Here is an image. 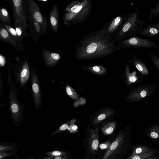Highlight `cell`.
<instances>
[{
    "label": "cell",
    "mask_w": 159,
    "mask_h": 159,
    "mask_svg": "<svg viewBox=\"0 0 159 159\" xmlns=\"http://www.w3.org/2000/svg\"><path fill=\"white\" fill-rule=\"evenodd\" d=\"M120 49L113 37L101 29L87 34L79 42L74 51L75 58L85 60L102 58Z\"/></svg>",
    "instance_id": "6da1fadb"
},
{
    "label": "cell",
    "mask_w": 159,
    "mask_h": 159,
    "mask_svg": "<svg viewBox=\"0 0 159 159\" xmlns=\"http://www.w3.org/2000/svg\"><path fill=\"white\" fill-rule=\"evenodd\" d=\"M92 7L90 0L72 1L64 9L65 13L62 17L64 23L67 25L84 23L90 15Z\"/></svg>",
    "instance_id": "7a4b0ae2"
},
{
    "label": "cell",
    "mask_w": 159,
    "mask_h": 159,
    "mask_svg": "<svg viewBox=\"0 0 159 159\" xmlns=\"http://www.w3.org/2000/svg\"><path fill=\"white\" fill-rule=\"evenodd\" d=\"M144 21L140 18V11L138 8L128 14L126 21L114 36L118 43L130 36L139 34L143 28Z\"/></svg>",
    "instance_id": "3957f363"
},
{
    "label": "cell",
    "mask_w": 159,
    "mask_h": 159,
    "mask_svg": "<svg viewBox=\"0 0 159 159\" xmlns=\"http://www.w3.org/2000/svg\"><path fill=\"white\" fill-rule=\"evenodd\" d=\"M8 58V66L7 72V79L9 87V107L12 118L14 123H17L22 119L23 110L20 102L17 99V93L18 89L14 85L11 75V62Z\"/></svg>",
    "instance_id": "277c9868"
},
{
    "label": "cell",
    "mask_w": 159,
    "mask_h": 159,
    "mask_svg": "<svg viewBox=\"0 0 159 159\" xmlns=\"http://www.w3.org/2000/svg\"><path fill=\"white\" fill-rule=\"evenodd\" d=\"M155 90V87L152 84L139 86L130 91L127 96L126 100L132 103L139 102L153 94Z\"/></svg>",
    "instance_id": "5b68a950"
},
{
    "label": "cell",
    "mask_w": 159,
    "mask_h": 159,
    "mask_svg": "<svg viewBox=\"0 0 159 159\" xmlns=\"http://www.w3.org/2000/svg\"><path fill=\"white\" fill-rule=\"evenodd\" d=\"M117 43L120 48H159L153 41L148 39H143L137 36L121 40Z\"/></svg>",
    "instance_id": "8992f818"
},
{
    "label": "cell",
    "mask_w": 159,
    "mask_h": 159,
    "mask_svg": "<svg viewBox=\"0 0 159 159\" xmlns=\"http://www.w3.org/2000/svg\"><path fill=\"white\" fill-rule=\"evenodd\" d=\"M128 16V14L115 16L107 22L101 29L107 35L114 37L126 21Z\"/></svg>",
    "instance_id": "52a82bcc"
},
{
    "label": "cell",
    "mask_w": 159,
    "mask_h": 159,
    "mask_svg": "<svg viewBox=\"0 0 159 159\" xmlns=\"http://www.w3.org/2000/svg\"><path fill=\"white\" fill-rule=\"evenodd\" d=\"M10 2L13 12L12 16L13 18L18 20L26 30L28 25L26 20L23 1L13 0Z\"/></svg>",
    "instance_id": "ba28073f"
},
{
    "label": "cell",
    "mask_w": 159,
    "mask_h": 159,
    "mask_svg": "<svg viewBox=\"0 0 159 159\" xmlns=\"http://www.w3.org/2000/svg\"><path fill=\"white\" fill-rule=\"evenodd\" d=\"M32 92L35 106L38 111L42 105V92L40 84L36 72L35 68H34L31 72Z\"/></svg>",
    "instance_id": "9c48e42d"
},
{
    "label": "cell",
    "mask_w": 159,
    "mask_h": 159,
    "mask_svg": "<svg viewBox=\"0 0 159 159\" xmlns=\"http://www.w3.org/2000/svg\"><path fill=\"white\" fill-rule=\"evenodd\" d=\"M28 2L30 15L34 19L40 24L45 34L48 26L46 18L42 14L38 4L34 1L29 0Z\"/></svg>",
    "instance_id": "30bf717a"
},
{
    "label": "cell",
    "mask_w": 159,
    "mask_h": 159,
    "mask_svg": "<svg viewBox=\"0 0 159 159\" xmlns=\"http://www.w3.org/2000/svg\"><path fill=\"white\" fill-rule=\"evenodd\" d=\"M27 19L29 22L28 25L30 28V37L36 43L41 35L45 34L41 25L34 19L30 13L28 15Z\"/></svg>",
    "instance_id": "8fae6325"
},
{
    "label": "cell",
    "mask_w": 159,
    "mask_h": 159,
    "mask_svg": "<svg viewBox=\"0 0 159 159\" xmlns=\"http://www.w3.org/2000/svg\"><path fill=\"white\" fill-rule=\"evenodd\" d=\"M124 137V133L118 134L102 159H111L114 155H116V152L121 148Z\"/></svg>",
    "instance_id": "7c38bea8"
},
{
    "label": "cell",
    "mask_w": 159,
    "mask_h": 159,
    "mask_svg": "<svg viewBox=\"0 0 159 159\" xmlns=\"http://www.w3.org/2000/svg\"><path fill=\"white\" fill-rule=\"evenodd\" d=\"M132 65L142 75L147 76L150 74L148 67L146 63L136 55H133L126 63Z\"/></svg>",
    "instance_id": "4fadbf2b"
},
{
    "label": "cell",
    "mask_w": 159,
    "mask_h": 159,
    "mask_svg": "<svg viewBox=\"0 0 159 159\" xmlns=\"http://www.w3.org/2000/svg\"><path fill=\"white\" fill-rule=\"evenodd\" d=\"M0 39L4 42L8 43L13 48L18 50H22L24 48L22 44L16 41L8 31L1 23L0 24Z\"/></svg>",
    "instance_id": "5bb4252c"
},
{
    "label": "cell",
    "mask_w": 159,
    "mask_h": 159,
    "mask_svg": "<svg viewBox=\"0 0 159 159\" xmlns=\"http://www.w3.org/2000/svg\"><path fill=\"white\" fill-rule=\"evenodd\" d=\"M42 54L45 64L49 67L56 65L62 58L61 54L51 52L45 49L43 50Z\"/></svg>",
    "instance_id": "9a60e30c"
},
{
    "label": "cell",
    "mask_w": 159,
    "mask_h": 159,
    "mask_svg": "<svg viewBox=\"0 0 159 159\" xmlns=\"http://www.w3.org/2000/svg\"><path fill=\"white\" fill-rule=\"evenodd\" d=\"M89 145L90 151L96 153L98 150L99 143V129L98 128L90 130Z\"/></svg>",
    "instance_id": "2e32d148"
},
{
    "label": "cell",
    "mask_w": 159,
    "mask_h": 159,
    "mask_svg": "<svg viewBox=\"0 0 159 159\" xmlns=\"http://www.w3.org/2000/svg\"><path fill=\"white\" fill-rule=\"evenodd\" d=\"M30 76V69L28 62L25 61L21 66L18 73V80L20 85L27 83Z\"/></svg>",
    "instance_id": "e0dca14e"
},
{
    "label": "cell",
    "mask_w": 159,
    "mask_h": 159,
    "mask_svg": "<svg viewBox=\"0 0 159 159\" xmlns=\"http://www.w3.org/2000/svg\"><path fill=\"white\" fill-rule=\"evenodd\" d=\"M125 73L126 77L127 84L129 86L133 84H140L142 80V77L141 75H137V73L136 71H134L132 73L130 72L129 66L127 63L125 65Z\"/></svg>",
    "instance_id": "ac0fdd59"
},
{
    "label": "cell",
    "mask_w": 159,
    "mask_h": 159,
    "mask_svg": "<svg viewBox=\"0 0 159 159\" xmlns=\"http://www.w3.org/2000/svg\"><path fill=\"white\" fill-rule=\"evenodd\" d=\"M49 20L52 29L55 33H57L59 23V13L57 5L55 4L49 14Z\"/></svg>",
    "instance_id": "d6986e66"
},
{
    "label": "cell",
    "mask_w": 159,
    "mask_h": 159,
    "mask_svg": "<svg viewBox=\"0 0 159 159\" xmlns=\"http://www.w3.org/2000/svg\"><path fill=\"white\" fill-rule=\"evenodd\" d=\"M140 34L148 37L159 35V26L157 23L149 25L143 28Z\"/></svg>",
    "instance_id": "ffe728a7"
},
{
    "label": "cell",
    "mask_w": 159,
    "mask_h": 159,
    "mask_svg": "<svg viewBox=\"0 0 159 159\" xmlns=\"http://www.w3.org/2000/svg\"><path fill=\"white\" fill-rule=\"evenodd\" d=\"M15 29L17 34L22 39L27 36H30L24 26L15 18H13Z\"/></svg>",
    "instance_id": "44dd1931"
},
{
    "label": "cell",
    "mask_w": 159,
    "mask_h": 159,
    "mask_svg": "<svg viewBox=\"0 0 159 159\" xmlns=\"http://www.w3.org/2000/svg\"><path fill=\"white\" fill-rule=\"evenodd\" d=\"M148 135L153 139H159V122L151 125L147 130Z\"/></svg>",
    "instance_id": "7402d4cb"
},
{
    "label": "cell",
    "mask_w": 159,
    "mask_h": 159,
    "mask_svg": "<svg viewBox=\"0 0 159 159\" xmlns=\"http://www.w3.org/2000/svg\"><path fill=\"white\" fill-rule=\"evenodd\" d=\"M113 112V111L110 109L105 110L95 118L93 121V123L94 124L99 123L101 121L111 115Z\"/></svg>",
    "instance_id": "603a6c76"
},
{
    "label": "cell",
    "mask_w": 159,
    "mask_h": 159,
    "mask_svg": "<svg viewBox=\"0 0 159 159\" xmlns=\"http://www.w3.org/2000/svg\"><path fill=\"white\" fill-rule=\"evenodd\" d=\"M83 67L96 74L101 75L106 73L107 69L101 66H83Z\"/></svg>",
    "instance_id": "cb8c5ba5"
},
{
    "label": "cell",
    "mask_w": 159,
    "mask_h": 159,
    "mask_svg": "<svg viewBox=\"0 0 159 159\" xmlns=\"http://www.w3.org/2000/svg\"><path fill=\"white\" fill-rule=\"evenodd\" d=\"M116 127V123L115 122H110L103 126L101 130L103 134L105 135L111 134L114 131Z\"/></svg>",
    "instance_id": "d4e9b609"
},
{
    "label": "cell",
    "mask_w": 159,
    "mask_h": 159,
    "mask_svg": "<svg viewBox=\"0 0 159 159\" xmlns=\"http://www.w3.org/2000/svg\"><path fill=\"white\" fill-rule=\"evenodd\" d=\"M1 23L7 30L13 39L17 42L21 43L20 41L21 39L18 36L15 29L9 25L2 22H1Z\"/></svg>",
    "instance_id": "484cf974"
},
{
    "label": "cell",
    "mask_w": 159,
    "mask_h": 159,
    "mask_svg": "<svg viewBox=\"0 0 159 159\" xmlns=\"http://www.w3.org/2000/svg\"><path fill=\"white\" fill-rule=\"evenodd\" d=\"M0 19L2 23L9 25L11 22V19L8 11L4 7L0 9Z\"/></svg>",
    "instance_id": "4316f807"
},
{
    "label": "cell",
    "mask_w": 159,
    "mask_h": 159,
    "mask_svg": "<svg viewBox=\"0 0 159 159\" xmlns=\"http://www.w3.org/2000/svg\"><path fill=\"white\" fill-rule=\"evenodd\" d=\"M147 147L145 146H139L136 147L133 151V153L130 157L151 151Z\"/></svg>",
    "instance_id": "83f0119b"
},
{
    "label": "cell",
    "mask_w": 159,
    "mask_h": 159,
    "mask_svg": "<svg viewBox=\"0 0 159 159\" xmlns=\"http://www.w3.org/2000/svg\"><path fill=\"white\" fill-rule=\"evenodd\" d=\"M155 152L151 151L148 152L139 154L133 157H129L126 159H144L151 157L153 155Z\"/></svg>",
    "instance_id": "f1b7e54d"
},
{
    "label": "cell",
    "mask_w": 159,
    "mask_h": 159,
    "mask_svg": "<svg viewBox=\"0 0 159 159\" xmlns=\"http://www.w3.org/2000/svg\"><path fill=\"white\" fill-rule=\"evenodd\" d=\"M159 14V0L155 6L152 8L149 12L148 17L149 20H151Z\"/></svg>",
    "instance_id": "f546056e"
},
{
    "label": "cell",
    "mask_w": 159,
    "mask_h": 159,
    "mask_svg": "<svg viewBox=\"0 0 159 159\" xmlns=\"http://www.w3.org/2000/svg\"><path fill=\"white\" fill-rule=\"evenodd\" d=\"M66 93L71 98L76 101L79 100L78 95L71 87L67 84L66 86Z\"/></svg>",
    "instance_id": "4dcf8cb0"
},
{
    "label": "cell",
    "mask_w": 159,
    "mask_h": 159,
    "mask_svg": "<svg viewBox=\"0 0 159 159\" xmlns=\"http://www.w3.org/2000/svg\"><path fill=\"white\" fill-rule=\"evenodd\" d=\"M148 55L152 62L159 71V57L152 53H149Z\"/></svg>",
    "instance_id": "1f68e13d"
},
{
    "label": "cell",
    "mask_w": 159,
    "mask_h": 159,
    "mask_svg": "<svg viewBox=\"0 0 159 159\" xmlns=\"http://www.w3.org/2000/svg\"><path fill=\"white\" fill-rule=\"evenodd\" d=\"M75 121V120H73L70 122L68 129L71 133H75L77 131L78 127L74 124Z\"/></svg>",
    "instance_id": "d6a6232c"
},
{
    "label": "cell",
    "mask_w": 159,
    "mask_h": 159,
    "mask_svg": "<svg viewBox=\"0 0 159 159\" xmlns=\"http://www.w3.org/2000/svg\"><path fill=\"white\" fill-rule=\"evenodd\" d=\"M112 143L110 140H107L106 142L100 144L99 145V148L102 150H108Z\"/></svg>",
    "instance_id": "836d02e7"
},
{
    "label": "cell",
    "mask_w": 159,
    "mask_h": 159,
    "mask_svg": "<svg viewBox=\"0 0 159 159\" xmlns=\"http://www.w3.org/2000/svg\"><path fill=\"white\" fill-rule=\"evenodd\" d=\"M6 64L5 57L3 55H0V66L1 67H3Z\"/></svg>",
    "instance_id": "e575fe53"
},
{
    "label": "cell",
    "mask_w": 159,
    "mask_h": 159,
    "mask_svg": "<svg viewBox=\"0 0 159 159\" xmlns=\"http://www.w3.org/2000/svg\"><path fill=\"white\" fill-rule=\"evenodd\" d=\"M69 126V124L68 123L64 124L60 127L59 130L61 131H64L68 129Z\"/></svg>",
    "instance_id": "d590c367"
},
{
    "label": "cell",
    "mask_w": 159,
    "mask_h": 159,
    "mask_svg": "<svg viewBox=\"0 0 159 159\" xmlns=\"http://www.w3.org/2000/svg\"><path fill=\"white\" fill-rule=\"evenodd\" d=\"M0 95H1L2 93L3 92V83L2 82V78L1 77V73L0 74Z\"/></svg>",
    "instance_id": "8d00e7d4"
},
{
    "label": "cell",
    "mask_w": 159,
    "mask_h": 159,
    "mask_svg": "<svg viewBox=\"0 0 159 159\" xmlns=\"http://www.w3.org/2000/svg\"><path fill=\"white\" fill-rule=\"evenodd\" d=\"M52 154L53 156H57L61 155V153L58 151H55L52 152Z\"/></svg>",
    "instance_id": "74e56055"
},
{
    "label": "cell",
    "mask_w": 159,
    "mask_h": 159,
    "mask_svg": "<svg viewBox=\"0 0 159 159\" xmlns=\"http://www.w3.org/2000/svg\"><path fill=\"white\" fill-rule=\"evenodd\" d=\"M158 157H150V158H146V159H156V158H157Z\"/></svg>",
    "instance_id": "f35d334b"
},
{
    "label": "cell",
    "mask_w": 159,
    "mask_h": 159,
    "mask_svg": "<svg viewBox=\"0 0 159 159\" xmlns=\"http://www.w3.org/2000/svg\"><path fill=\"white\" fill-rule=\"evenodd\" d=\"M54 159H61V157L60 156H58L56 157Z\"/></svg>",
    "instance_id": "ab89813d"
},
{
    "label": "cell",
    "mask_w": 159,
    "mask_h": 159,
    "mask_svg": "<svg viewBox=\"0 0 159 159\" xmlns=\"http://www.w3.org/2000/svg\"><path fill=\"white\" fill-rule=\"evenodd\" d=\"M157 24L159 26V22L158 23H157Z\"/></svg>",
    "instance_id": "60d3db41"
},
{
    "label": "cell",
    "mask_w": 159,
    "mask_h": 159,
    "mask_svg": "<svg viewBox=\"0 0 159 159\" xmlns=\"http://www.w3.org/2000/svg\"></svg>",
    "instance_id": "b9f144b4"
}]
</instances>
